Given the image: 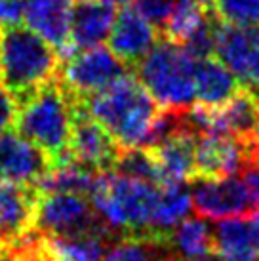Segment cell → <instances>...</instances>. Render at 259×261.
<instances>
[{
  "mask_svg": "<svg viewBox=\"0 0 259 261\" xmlns=\"http://www.w3.org/2000/svg\"><path fill=\"white\" fill-rule=\"evenodd\" d=\"M80 99L69 94L56 76L19 103L14 130L42 149L51 159L54 168L65 164L72 160L69 143Z\"/></svg>",
  "mask_w": 259,
  "mask_h": 261,
  "instance_id": "6da1fadb",
  "label": "cell"
},
{
  "mask_svg": "<svg viewBox=\"0 0 259 261\" xmlns=\"http://www.w3.org/2000/svg\"><path fill=\"white\" fill-rule=\"evenodd\" d=\"M84 107L118 147H139L159 115V103L132 71L84 99Z\"/></svg>",
  "mask_w": 259,
  "mask_h": 261,
  "instance_id": "7a4b0ae2",
  "label": "cell"
},
{
  "mask_svg": "<svg viewBox=\"0 0 259 261\" xmlns=\"http://www.w3.org/2000/svg\"><path fill=\"white\" fill-rule=\"evenodd\" d=\"M61 58L50 44L21 25H0V86L17 105L56 80Z\"/></svg>",
  "mask_w": 259,
  "mask_h": 261,
  "instance_id": "3957f363",
  "label": "cell"
},
{
  "mask_svg": "<svg viewBox=\"0 0 259 261\" xmlns=\"http://www.w3.org/2000/svg\"><path fill=\"white\" fill-rule=\"evenodd\" d=\"M88 200L116 239L151 237V223L159 202L157 185L113 172L97 174Z\"/></svg>",
  "mask_w": 259,
  "mask_h": 261,
  "instance_id": "277c9868",
  "label": "cell"
},
{
  "mask_svg": "<svg viewBox=\"0 0 259 261\" xmlns=\"http://www.w3.org/2000/svg\"><path fill=\"white\" fill-rule=\"evenodd\" d=\"M194 67L179 44L160 38L136 65V76L159 107L185 111L194 105Z\"/></svg>",
  "mask_w": 259,
  "mask_h": 261,
  "instance_id": "5b68a950",
  "label": "cell"
},
{
  "mask_svg": "<svg viewBox=\"0 0 259 261\" xmlns=\"http://www.w3.org/2000/svg\"><path fill=\"white\" fill-rule=\"evenodd\" d=\"M36 193V191H35ZM35 229L44 237L59 239H84L101 237L107 240H118L86 196L71 193H36Z\"/></svg>",
  "mask_w": 259,
  "mask_h": 261,
  "instance_id": "8992f818",
  "label": "cell"
},
{
  "mask_svg": "<svg viewBox=\"0 0 259 261\" xmlns=\"http://www.w3.org/2000/svg\"><path fill=\"white\" fill-rule=\"evenodd\" d=\"M130 71L132 69L124 65L109 48L95 46L80 50L72 54L71 58L63 59L58 80L69 94L84 101L86 97L107 88L111 82H115L118 76Z\"/></svg>",
  "mask_w": 259,
  "mask_h": 261,
  "instance_id": "52a82bcc",
  "label": "cell"
},
{
  "mask_svg": "<svg viewBox=\"0 0 259 261\" xmlns=\"http://www.w3.org/2000/svg\"><path fill=\"white\" fill-rule=\"evenodd\" d=\"M214 58L221 61L242 86L259 90V25L235 27L217 19Z\"/></svg>",
  "mask_w": 259,
  "mask_h": 261,
  "instance_id": "ba28073f",
  "label": "cell"
},
{
  "mask_svg": "<svg viewBox=\"0 0 259 261\" xmlns=\"http://www.w3.org/2000/svg\"><path fill=\"white\" fill-rule=\"evenodd\" d=\"M191 208L200 218L229 219L253 214L252 200L248 196L244 183L240 177H223V179H191Z\"/></svg>",
  "mask_w": 259,
  "mask_h": 261,
  "instance_id": "9c48e42d",
  "label": "cell"
},
{
  "mask_svg": "<svg viewBox=\"0 0 259 261\" xmlns=\"http://www.w3.org/2000/svg\"><path fill=\"white\" fill-rule=\"evenodd\" d=\"M69 151L76 162L94 170L95 174H107L115 168L120 147L80 101L72 120Z\"/></svg>",
  "mask_w": 259,
  "mask_h": 261,
  "instance_id": "30bf717a",
  "label": "cell"
},
{
  "mask_svg": "<svg viewBox=\"0 0 259 261\" xmlns=\"http://www.w3.org/2000/svg\"><path fill=\"white\" fill-rule=\"evenodd\" d=\"M51 159L15 130L0 136V179L19 187H31L51 172Z\"/></svg>",
  "mask_w": 259,
  "mask_h": 261,
  "instance_id": "8fae6325",
  "label": "cell"
},
{
  "mask_svg": "<svg viewBox=\"0 0 259 261\" xmlns=\"http://www.w3.org/2000/svg\"><path fill=\"white\" fill-rule=\"evenodd\" d=\"M72 0H25L23 19L27 29L36 33L59 54L61 61L71 58Z\"/></svg>",
  "mask_w": 259,
  "mask_h": 261,
  "instance_id": "7c38bea8",
  "label": "cell"
},
{
  "mask_svg": "<svg viewBox=\"0 0 259 261\" xmlns=\"http://www.w3.org/2000/svg\"><path fill=\"white\" fill-rule=\"evenodd\" d=\"M160 40L159 29L151 25L134 6H124L115 17L109 35V50L130 69L152 50Z\"/></svg>",
  "mask_w": 259,
  "mask_h": 261,
  "instance_id": "4fadbf2b",
  "label": "cell"
},
{
  "mask_svg": "<svg viewBox=\"0 0 259 261\" xmlns=\"http://www.w3.org/2000/svg\"><path fill=\"white\" fill-rule=\"evenodd\" d=\"M246 164V147L221 134H200L194 154V177L223 179L237 175ZM193 177V179H194Z\"/></svg>",
  "mask_w": 259,
  "mask_h": 261,
  "instance_id": "5bb4252c",
  "label": "cell"
},
{
  "mask_svg": "<svg viewBox=\"0 0 259 261\" xmlns=\"http://www.w3.org/2000/svg\"><path fill=\"white\" fill-rule=\"evenodd\" d=\"M214 254L221 261H257L259 212L217 221L214 227Z\"/></svg>",
  "mask_w": 259,
  "mask_h": 261,
  "instance_id": "9a60e30c",
  "label": "cell"
},
{
  "mask_svg": "<svg viewBox=\"0 0 259 261\" xmlns=\"http://www.w3.org/2000/svg\"><path fill=\"white\" fill-rule=\"evenodd\" d=\"M36 193L0 179V246H8L35 229Z\"/></svg>",
  "mask_w": 259,
  "mask_h": 261,
  "instance_id": "2e32d148",
  "label": "cell"
},
{
  "mask_svg": "<svg viewBox=\"0 0 259 261\" xmlns=\"http://www.w3.org/2000/svg\"><path fill=\"white\" fill-rule=\"evenodd\" d=\"M115 17V4H109L105 0L76 2L72 6L71 19V46L74 54L105 42L111 35Z\"/></svg>",
  "mask_w": 259,
  "mask_h": 261,
  "instance_id": "e0dca14e",
  "label": "cell"
},
{
  "mask_svg": "<svg viewBox=\"0 0 259 261\" xmlns=\"http://www.w3.org/2000/svg\"><path fill=\"white\" fill-rule=\"evenodd\" d=\"M196 141H198V134L193 128H185L170 136L164 143L151 149L159 162L162 185L193 179Z\"/></svg>",
  "mask_w": 259,
  "mask_h": 261,
  "instance_id": "ac0fdd59",
  "label": "cell"
},
{
  "mask_svg": "<svg viewBox=\"0 0 259 261\" xmlns=\"http://www.w3.org/2000/svg\"><path fill=\"white\" fill-rule=\"evenodd\" d=\"M242 88L238 79L216 58L200 59L194 67V103L221 107Z\"/></svg>",
  "mask_w": 259,
  "mask_h": 261,
  "instance_id": "d6986e66",
  "label": "cell"
},
{
  "mask_svg": "<svg viewBox=\"0 0 259 261\" xmlns=\"http://www.w3.org/2000/svg\"><path fill=\"white\" fill-rule=\"evenodd\" d=\"M191 210V191L185 181L159 187V202L151 223V237L168 242V232L183 221Z\"/></svg>",
  "mask_w": 259,
  "mask_h": 261,
  "instance_id": "ffe728a7",
  "label": "cell"
},
{
  "mask_svg": "<svg viewBox=\"0 0 259 261\" xmlns=\"http://www.w3.org/2000/svg\"><path fill=\"white\" fill-rule=\"evenodd\" d=\"M168 246L183 259L214 254V229L202 218H185L168 232Z\"/></svg>",
  "mask_w": 259,
  "mask_h": 261,
  "instance_id": "44dd1931",
  "label": "cell"
},
{
  "mask_svg": "<svg viewBox=\"0 0 259 261\" xmlns=\"http://www.w3.org/2000/svg\"><path fill=\"white\" fill-rule=\"evenodd\" d=\"M95 172L72 159L65 164H59L48 175H44L35 185L38 195L44 193H71L79 196H90Z\"/></svg>",
  "mask_w": 259,
  "mask_h": 261,
  "instance_id": "7402d4cb",
  "label": "cell"
},
{
  "mask_svg": "<svg viewBox=\"0 0 259 261\" xmlns=\"http://www.w3.org/2000/svg\"><path fill=\"white\" fill-rule=\"evenodd\" d=\"M101 261H175L166 240L152 237H124L115 240Z\"/></svg>",
  "mask_w": 259,
  "mask_h": 261,
  "instance_id": "603a6c76",
  "label": "cell"
},
{
  "mask_svg": "<svg viewBox=\"0 0 259 261\" xmlns=\"http://www.w3.org/2000/svg\"><path fill=\"white\" fill-rule=\"evenodd\" d=\"M113 174L139 179V181L151 183L157 187L162 185L159 162L151 149H145V147H120Z\"/></svg>",
  "mask_w": 259,
  "mask_h": 261,
  "instance_id": "cb8c5ba5",
  "label": "cell"
},
{
  "mask_svg": "<svg viewBox=\"0 0 259 261\" xmlns=\"http://www.w3.org/2000/svg\"><path fill=\"white\" fill-rule=\"evenodd\" d=\"M212 6H202L193 0H175L170 17L166 19L164 27L160 29V38L170 42L183 44V40L200 25Z\"/></svg>",
  "mask_w": 259,
  "mask_h": 261,
  "instance_id": "d4e9b609",
  "label": "cell"
},
{
  "mask_svg": "<svg viewBox=\"0 0 259 261\" xmlns=\"http://www.w3.org/2000/svg\"><path fill=\"white\" fill-rule=\"evenodd\" d=\"M212 12L221 23L235 27H257L259 0H212Z\"/></svg>",
  "mask_w": 259,
  "mask_h": 261,
  "instance_id": "484cf974",
  "label": "cell"
},
{
  "mask_svg": "<svg viewBox=\"0 0 259 261\" xmlns=\"http://www.w3.org/2000/svg\"><path fill=\"white\" fill-rule=\"evenodd\" d=\"M216 29H217V17L214 15L212 8H210L206 19L183 40L181 48L187 51L194 61L214 58V51H216Z\"/></svg>",
  "mask_w": 259,
  "mask_h": 261,
  "instance_id": "4316f807",
  "label": "cell"
},
{
  "mask_svg": "<svg viewBox=\"0 0 259 261\" xmlns=\"http://www.w3.org/2000/svg\"><path fill=\"white\" fill-rule=\"evenodd\" d=\"M173 4H175V0H137V4L134 8L151 25H154L160 33V29L164 27L166 19L172 14Z\"/></svg>",
  "mask_w": 259,
  "mask_h": 261,
  "instance_id": "83f0119b",
  "label": "cell"
},
{
  "mask_svg": "<svg viewBox=\"0 0 259 261\" xmlns=\"http://www.w3.org/2000/svg\"><path fill=\"white\" fill-rule=\"evenodd\" d=\"M17 101L8 90L0 86V136L14 130L15 116H17Z\"/></svg>",
  "mask_w": 259,
  "mask_h": 261,
  "instance_id": "f1b7e54d",
  "label": "cell"
},
{
  "mask_svg": "<svg viewBox=\"0 0 259 261\" xmlns=\"http://www.w3.org/2000/svg\"><path fill=\"white\" fill-rule=\"evenodd\" d=\"M238 175H240V181L244 183L246 191H248L253 212H259V164L246 162L242 170L238 172Z\"/></svg>",
  "mask_w": 259,
  "mask_h": 261,
  "instance_id": "f546056e",
  "label": "cell"
},
{
  "mask_svg": "<svg viewBox=\"0 0 259 261\" xmlns=\"http://www.w3.org/2000/svg\"><path fill=\"white\" fill-rule=\"evenodd\" d=\"M175 261H221L216 254L210 255H202V257H189V259H183V257H175Z\"/></svg>",
  "mask_w": 259,
  "mask_h": 261,
  "instance_id": "4dcf8cb0",
  "label": "cell"
},
{
  "mask_svg": "<svg viewBox=\"0 0 259 261\" xmlns=\"http://www.w3.org/2000/svg\"><path fill=\"white\" fill-rule=\"evenodd\" d=\"M109 4H132V2H136V0H105Z\"/></svg>",
  "mask_w": 259,
  "mask_h": 261,
  "instance_id": "1f68e13d",
  "label": "cell"
},
{
  "mask_svg": "<svg viewBox=\"0 0 259 261\" xmlns=\"http://www.w3.org/2000/svg\"><path fill=\"white\" fill-rule=\"evenodd\" d=\"M193 2H198L202 6H212V0H193Z\"/></svg>",
  "mask_w": 259,
  "mask_h": 261,
  "instance_id": "d6a6232c",
  "label": "cell"
},
{
  "mask_svg": "<svg viewBox=\"0 0 259 261\" xmlns=\"http://www.w3.org/2000/svg\"><path fill=\"white\" fill-rule=\"evenodd\" d=\"M76 2H86V0H76Z\"/></svg>",
  "mask_w": 259,
  "mask_h": 261,
  "instance_id": "836d02e7",
  "label": "cell"
}]
</instances>
